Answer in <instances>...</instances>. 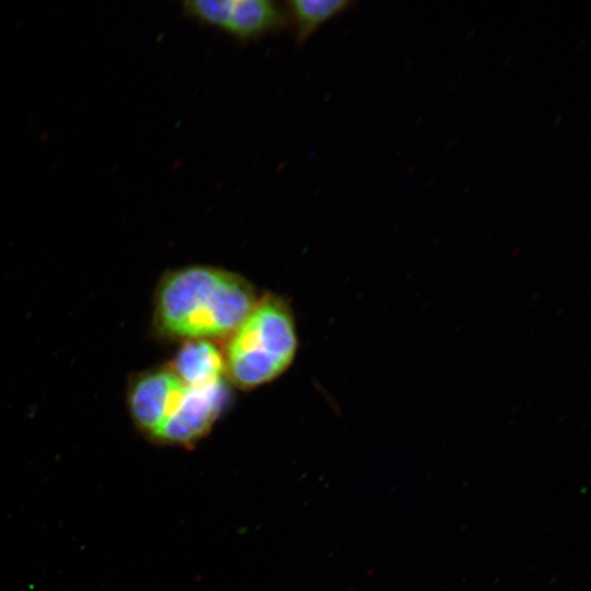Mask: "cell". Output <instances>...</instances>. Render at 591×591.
<instances>
[{
	"label": "cell",
	"instance_id": "cell-1",
	"mask_svg": "<svg viewBox=\"0 0 591 591\" xmlns=\"http://www.w3.org/2000/svg\"><path fill=\"white\" fill-rule=\"evenodd\" d=\"M257 299L240 275L210 266H189L161 280L154 324L167 337L188 340L231 335Z\"/></svg>",
	"mask_w": 591,
	"mask_h": 591
},
{
	"label": "cell",
	"instance_id": "cell-2",
	"mask_svg": "<svg viewBox=\"0 0 591 591\" xmlns=\"http://www.w3.org/2000/svg\"><path fill=\"white\" fill-rule=\"evenodd\" d=\"M296 349L289 308L279 298L265 297L231 334L223 356L225 373L241 387L262 385L290 366Z\"/></svg>",
	"mask_w": 591,
	"mask_h": 591
},
{
	"label": "cell",
	"instance_id": "cell-3",
	"mask_svg": "<svg viewBox=\"0 0 591 591\" xmlns=\"http://www.w3.org/2000/svg\"><path fill=\"white\" fill-rule=\"evenodd\" d=\"M183 381L172 370L162 368L139 375L128 391V406L137 427L152 438L160 429Z\"/></svg>",
	"mask_w": 591,
	"mask_h": 591
},
{
	"label": "cell",
	"instance_id": "cell-4",
	"mask_svg": "<svg viewBox=\"0 0 591 591\" xmlns=\"http://www.w3.org/2000/svg\"><path fill=\"white\" fill-rule=\"evenodd\" d=\"M285 23L283 11L269 0H224L219 28L240 40L258 38Z\"/></svg>",
	"mask_w": 591,
	"mask_h": 591
},
{
	"label": "cell",
	"instance_id": "cell-5",
	"mask_svg": "<svg viewBox=\"0 0 591 591\" xmlns=\"http://www.w3.org/2000/svg\"><path fill=\"white\" fill-rule=\"evenodd\" d=\"M172 370L189 386L213 387L223 383V354L209 340H188L179 349Z\"/></svg>",
	"mask_w": 591,
	"mask_h": 591
},
{
	"label": "cell",
	"instance_id": "cell-6",
	"mask_svg": "<svg viewBox=\"0 0 591 591\" xmlns=\"http://www.w3.org/2000/svg\"><path fill=\"white\" fill-rule=\"evenodd\" d=\"M352 2L345 0H292L288 2L298 43H304L323 23L345 11Z\"/></svg>",
	"mask_w": 591,
	"mask_h": 591
}]
</instances>
